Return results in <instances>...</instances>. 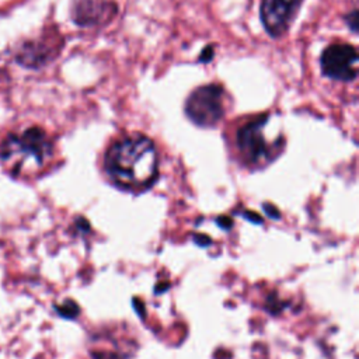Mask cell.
Returning <instances> with one entry per match:
<instances>
[{"label": "cell", "mask_w": 359, "mask_h": 359, "mask_svg": "<svg viewBox=\"0 0 359 359\" xmlns=\"http://www.w3.org/2000/svg\"><path fill=\"white\" fill-rule=\"evenodd\" d=\"M217 224L222 227V229H230L231 227V220L229 219V217H223V216H220L219 219H217Z\"/></svg>", "instance_id": "9"}, {"label": "cell", "mask_w": 359, "mask_h": 359, "mask_svg": "<svg viewBox=\"0 0 359 359\" xmlns=\"http://www.w3.org/2000/svg\"><path fill=\"white\" fill-rule=\"evenodd\" d=\"M52 154V143L39 128H29L22 133H10L0 146L4 168L17 177L38 172Z\"/></svg>", "instance_id": "2"}, {"label": "cell", "mask_w": 359, "mask_h": 359, "mask_svg": "<svg viewBox=\"0 0 359 359\" xmlns=\"http://www.w3.org/2000/svg\"><path fill=\"white\" fill-rule=\"evenodd\" d=\"M57 311H59L60 316H63L66 318H74L79 314V307H77V304L74 302L67 300L62 306L57 307Z\"/></svg>", "instance_id": "8"}, {"label": "cell", "mask_w": 359, "mask_h": 359, "mask_svg": "<svg viewBox=\"0 0 359 359\" xmlns=\"http://www.w3.org/2000/svg\"><path fill=\"white\" fill-rule=\"evenodd\" d=\"M302 0H262L261 20L266 32L272 36L282 35L293 20Z\"/></svg>", "instance_id": "6"}, {"label": "cell", "mask_w": 359, "mask_h": 359, "mask_svg": "<svg viewBox=\"0 0 359 359\" xmlns=\"http://www.w3.org/2000/svg\"><path fill=\"white\" fill-rule=\"evenodd\" d=\"M114 14L115 4L107 0H77L73 6V20L79 25H95Z\"/></svg>", "instance_id": "7"}, {"label": "cell", "mask_w": 359, "mask_h": 359, "mask_svg": "<svg viewBox=\"0 0 359 359\" xmlns=\"http://www.w3.org/2000/svg\"><path fill=\"white\" fill-rule=\"evenodd\" d=\"M244 216H245L247 219H248V217H251L250 220H251V222H254V223H261V222H262V220H261V217H259L258 215L251 213V212H245V213H244Z\"/></svg>", "instance_id": "10"}, {"label": "cell", "mask_w": 359, "mask_h": 359, "mask_svg": "<svg viewBox=\"0 0 359 359\" xmlns=\"http://www.w3.org/2000/svg\"><path fill=\"white\" fill-rule=\"evenodd\" d=\"M264 206H265V205H264ZM264 209H265V212H266L268 215H271L273 219H278V217H279V212H278V210H275V209H268L266 206H265Z\"/></svg>", "instance_id": "11"}, {"label": "cell", "mask_w": 359, "mask_h": 359, "mask_svg": "<svg viewBox=\"0 0 359 359\" xmlns=\"http://www.w3.org/2000/svg\"><path fill=\"white\" fill-rule=\"evenodd\" d=\"M320 62L323 73L331 79L351 81L358 76V50L349 43L330 45Z\"/></svg>", "instance_id": "5"}, {"label": "cell", "mask_w": 359, "mask_h": 359, "mask_svg": "<svg viewBox=\"0 0 359 359\" xmlns=\"http://www.w3.org/2000/svg\"><path fill=\"white\" fill-rule=\"evenodd\" d=\"M185 112L198 126H215L224 115V93L216 84L198 87L187 100Z\"/></svg>", "instance_id": "4"}, {"label": "cell", "mask_w": 359, "mask_h": 359, "mask_svg": "<svg viewBox=\"0 0 359 359\" xmlns=\"http://www.w3.org/2000/svg\"><path fill=\"white\" fill-rule=\"evenodd\" d=\"M268 118L262 116L243 126L237 133V147L248 165L262 167L280 151V139L271 140L266 135Z\"/></svg>", "instance_id": "3"}, {"label": "cell", "mask_w": 359, "mask_h": 359, "mask_svg": "<svg viewBox=\"0 0 359 359\" xmlns=\"http://www.w3.org/2000/svg\"><path fill=\"white\" fill-rule=\"evenodd\" d=\"M158 154L154 143L142 135L115 142L105 154V171L125 189L149 187L157 177Z\"/></svg>", "instance_id": "1"}]
</instances>
